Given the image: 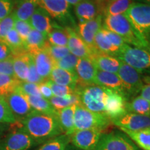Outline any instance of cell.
I'll return each mask as SVG.
<instances>
[{
  "label": "cell",
  "mask_w": 150,
  "mask_h": 150,
  "mask_svg": "<svg viewBox=\"0 0 150 150\" xmlns=\"http://www.w3.org/2000/svg\"><path fill=\"white\" fill-rule=\"evenodd\" d=\"M22 127L35 141L42 142L63 133L57 116L33 110L21 121Z\"/></svg>",
  "instance_id": "1"
},
{
  "label": "cell",
  "mask_w": 150,
  "mask_h": 150,
  "mask_svg": "<svg viewBox=\"0 0 150 150\" xmlns=\"http://www.w3.org/2000/svg\"><path fill=\"white\" fill-rule=\"evenodd\" d=\"M103 27L117 33L122 38L126 43H129L137 47H150L149 42L137 33L125 14L105 16Z\"/></svg>",
  "instance_id": "2"
},
{
  "label": "cell",
  "mask_w": 150,
  "mask_h": 150,
  "mask_svg": "<svg viewBox=\"0 0 150 150\" xmlns=\"http://www.w3.org/2000/svg\"><path fill=\"white\" fill-rule=\"evenodd\" d=\"M111 123L110 119L104 112L91 111L80 104L76 106L73 132L83 129H99L103 131Z\"/></svg>",
  "instance_id": "3"
},
{
  "label": "cell",
  "mask_w": 150,
  "mask_h": 150,
  "mask_svg": "<svg viewBox=\"0 0 150 150\" xmlns=\"http://www.w3.org/2000/svg\"><path fill=\"white\" fill-rule=\"evenodd\" d=\"M125 15L137 33L147 41L150 37V5L132 3Z\"/></svg>",
  "instance_id": "4"
},
{
  "label": "cell",
  "mask_w": 150,
  "mask_h": 150,
  "mask_svg": "<svg viewBox=\"0 0 150 150\" xmlns=\"http://www.w3.org/2000/svg\"><path fill=\"white\" fill-rule=\"evenodd\" d=\"M75 94L79 98L80 105L89 110L97 112H104L106 93L104 88L97 85L85 87H76Z\"/></svg>",
  "instance_id": "5"
},
{
  "label": "cell",
  "mask_w": 150,
  "mask_h": 150,
  "mask_svg": "<svg viewBox=\"0 0 150 150\" xmlns=\"http://www.w3.org/2000/svg\"><path fill=\"white\" fill-rule=\"evenodd\" d=\"M116 56L121 61L136 69L140 72L141 71L150 72V47H137L125 44L120 48Z\"/></svg>",
  "instance_id": "6"
},
{
  "label": "cell",
  "mask_w": 150,
  "mask_h": 150,
  "mask_svg": "<svg viewBox=\"0 0 150 150\" xmlns=\"http://www.w3.org/2000/svg\"><path fill=\"white\" fill-rule=\"evenodd\" d=\"M95 150H141L125 133L102 134Z\"/></svg>",
  "instance_id": "7"
},
{
  "label": "cell",
  "mask_w": 150,
  "mask_h": 150,
  "mask_svg": "<svg viewBox=\"0 0 150 150\" xmlns=\"http://www.w3.org/2000/svg\"><path fill=\"white\" fill-rule=\"evenodd\" d=\"M117 74L122 81L127 99L140 93L143 86V81L139 71L121 61Z\"/></svg>",
  "instance_id": "8"
},
{
  "label": "cell",
  "mask_w": 150,
  "mask_h": 150,
  "mask_svg": "<svg viewBox=\"0 0 150 150\" xmlns=\"http://www.w3.org/2000/svg\"><path fill=\"white\" fill-rule=\"evenodd\" d=\"M35 141L21 127L0 140V150H28Z\"/></svg>",
  "instance_id": "9"
},
{
  "label": "cell",
  "mask_w": 150,
  "mask_h": 150,
  "mask_svg": "<svg viewBox=\"0 0 150 150\" xmlns=\"http://www.w3.org/2000/svg\"><path fill=\"white\" fill-rule=\"evenodd\" d=\"M104 113L110 118V120L117 119L127 113L126 104L127 99L117 91L105 88Z\"/></svg>",
  "instance_id": "10"
},
{
  "label": "cell",
  "mask_w": 150,
  "mask_h": 150,
  "mask_svg": "<svg viewBox=\"0 0 150 150\" xmlns=\"http://www.w3.org/2000/svg\"><path fill=\"white\" fill-rule=\"evenodd\" d=\"M102 131L99 129H83L75 131L69 135L71 145L80 150H95Z\"/></svg>",
  "instance_id": "11"
},
{
  "label": "cell",
  "mask_w": 150,
  "mask_h": 150,
  "mask_svg": "<svg viewBox=\"0 0 150 150\" xmlns=\"http://www.w3.org/2000/svg\"><path fill=\"white\" fill-rule=\"evenodd\" d=\"M38 6L44 9L50 17L62 22L72 20L70 5L65 0H36ZM72 21V20H71Z\"/></svg>",
  "instance_id": "12"
},
{
  "label": "cell",
  "mask_w": 150,
  "mask_h": 150,
  "mask_svg": "<svg viewBox=\"0 0 150 150\" xmlns=\"http://www.w3.org/2000/svg\"><path fill=\"white\" fill-rule=\"evenodd\" d=\"M4 98L16 120L18 118L22 120L33 110L24 94L18 88Z\"/></svg>",
  "instance_id": "13"
},
{
  "label": "cell",
  "mask_w": 150,
  "mask_h": 150,
  "mask_svg": "<svg viewBox=\"0 0 150 150\" xmlns=\"http://www.w3.org/2000/svg\"><path fill=\"white\" fill-rule=\"evenodd\" d=\"M102 16L99 15L93 20L81 22L79 24L77 31L79 35L81 38L82 40L84 41V42L92 50L93 55L96 54L97 52H98L96 47H95L94 40H95V35L97 34L99 30L102 27Z\"/></svg>",
  "instance_id": "14"
},
{
  "label": "cell",
  "mask_w": 150,
  "mask_h": 150,
  "mask_svg": "<svg viewBox=\"0 0 150 150\" xmlns=\"http://www.w3.org/2000/svg\"><path fill=\"white\" fill-rule=\"evenodd\" d=\"M112 123L120 129L138 131L150 127V116L127 112L122 117L112 120Z\"/></svg>",
  "instance_id": "15"
},
{
  "label": "cell",
  "mask_w": 150,
  "mask_h": 150,
  "mask_svg": "<svg viewBox=\"0 0 150 150\" xmlns=\"http://www.w3.org/2000/svg\"><path fill=\"white\" fill-rule=\"evenodd\" d=\"M97 70V69L91 59H79L76 66V74L78 78L76 87L94 85Z\"/></svg>",
  "instance_id": "16"
},
{
  "label": "cell",
  "mask_w": 150,
  "mask_h": 150,
  "mask_svg": "<svg viewBox=\"0 0 150 150\" xmlns=\"http://www.w3.org/2000/svg\"><path fill=\"white\" fill-rule=\"evenodd\" d=\"M65 31L67 34V47L70 53L79 59H91L93 55V52L82 40L77 31L70 27L65 28Z\"/></svg>",
  "instance_id": "17"
},
{
  "label": "cell",
  "mask_w": 150,
  "mask_h": 150,
  "mask_svg": "<svg viewBox=\"0 0 150 150\" xmlns=\"http://www.w3.org/2000/svg\"><path fill=\"white\" fill-rule=\"evenodd\" d=\"M95 84L104 88L117 91L126 98L122 83L117 74L97 70L95 78Z\"/></svg>",
  "instance_id": "18"
},
{
  "label": "cell",
  "mask_w": 150,
  "mask_h": 150,
  "mask_svg": "<svg viewBox=\"0 0 150 150\" xmlns=\"http://www.w3.org/2000/svg\"><path fill=\"white\" fill-rule=\"evenodd\" d=\"M98 70L117 74L121 61L111 55L97 52L91 58Z\"/></svg>",
  "instance_id": "19"
},
{
  "label": "cell",
  "mask_w": 150,
  "mask_h": 150,
  "mask_svg": "<svg viewBox=\"0 0 150 150\" xmlns=\"http://www.w3.org/2000/svg\"><path fill=\"white\" fill-rule=\"evenodd\" d=\"M35 67L39 75L45 81L49 79L50 74L54 66V61L45 50L38 51L32 54Z\"/></svg>",
  "instance_id": "20"
},
{
  "label": "cell",
  "mask_w": 150,
  "mask_h": 150,
  "mask_svg": "<svg viewBox=\"0 0 150 150\" xmlns=\"http://www.w3.org/2000/svg\"><path fill=\"white\" fill-rule=\"evenodd\" d=\"M28 22L32 29L40 31L47 36L53 29L50 16L40 7L35 9Z\"/></svg>",
  "instance_id": "21"
},
{
  "label": "cell",
  "mask_w": 150,
  "mask_h": 150,
  "mask_svg": "<svg viewBox=\"0 0 150 150\" xmlns=\"http://www.w3.org/2000/svg\"><path fill=\"white\" fill-rule=\"evenodd\" d=\"M74 12L80 23L89 21L101 14L99 5L92 0H83L74 6Z\"/></svg>",
  "instance_id": "22"
},
{
  "label": "cell",
  "mask_w": 150,
  "mask_h": 150,
  "mask_svg": "<svg viewBox=\"0 0 150 150\" xmlns=\"http://www.w3.org/2000/svg\"><path fill=\"white\" fill-rule=\"evenodd\" d=\"M49 79L56 84L61 86H70L76 90L78 78L76 74L69 72L54 65L50 74Z\"/></svg>",
  "instance_id": "23"
},
{
  "label": "cell",
  "mask_w": 150,
  "mask_h": 150,
  "mask_svg": "<svg viewBox=\"0 0 150 150\" xmlns=\"http://www.w3.org/2000/svg\"><path fill=\"white\" fill-rule=\"evenodd\" d=\"M47 42V36L46 35L32 29L30 31L24 45L27 53L32 54L38 51L44 50Z\"/></svg>",
  "instance_id": "24"
},
{
  "label": "cell",
  "mask_w": 150,
  "mask_h": 150,
  "mask_svg": "<svg viewBox=\"0 0 150 150\" xmlns=\"http://www.w3.org/2000/svg\"><path fill=\"white\" fill-rule=\"evenodd\" d=\"M76 105L68 106L63 109L57 110L56 116L62 130L65 134L70 135L74 128V116Z\"/></svg>",
  "instance_id": "25"
},
{
  "label": "cell",
  "mask_w": 150,
  "mask_h": 150,
  "mask_svg": "<svg viewBox=\"0 0 150 150\" xmlns=\"http://www.w3.org/2000/svg\"><path fill=\"white\" fill-rule=\"evenodd\" d=\"M31 55L27 52L13 56L15 77L21 82L27 81L29 73V65Z\"/></svg>",
  "instance_id": "26"
},
{
  "label": "cell",
  "mask_w": 150,
  "mask_h": 150,
  "mask_svg": "<svg viewBox=\"0 0 150 150\" xmlns=\"http://www.w3.org/2000/svg\"><path fill=\"white\" fill-rule=\"evenodd\" d=\"M142 150H150V127L138 131L120 129Z\"/></svg>",
  "instance_id": "27"
},
{
  "label": "cell",
  "mask_w": 150,
  "mask_h": 150,
  "mask_svg": "<svg viewBox=\"0 0 150 150\" xmlns=\"http://www.w3.org/2000/svg\"><path fill=\"white\" fill-rule=\"evenodd\" d=\"M38 7L36 0H18L13 13L18 20L29 21Z\"/></svg>",
  "instance_id": "28"
},
{
  "label": "cell",
  "mask_w": 150,
  "mask_h": 150,
  "mask_svg": "<svg viewBox=\"0 0 150 150\" xmlns=\"http://www.w3.org/2000/svg\"><path fill=\"white\" fill-rule=\"evenodd\" d=\"M24 95L33 110L43 112V113L49 114V115H56L57 110L52 106L48 99L43 98L42 97L31 96V95H25V94Z\"/></svg>",
  "instance_id": "29"
},
{
  "label": "cell",
  "mask_w": 150,
  "mask_h": 150,
  "mask_svg": "<svg viewBox=\"0 0 150 150\" xmlns=\"http://www.w3.org/2000/svg\"><path fill=\"white\" fill-rule=\"evenodd\" d=\"M102 28V27H101ZM95 47L99 52L103 54H106L108 55H115L119 52L120 49L114 46L111 42L108 40L101 29L99 30L98 32L95 35Z\"/></svg>",
  "instance_id": "30"
},
{
  "label": "cell",
  "mask_w": 150,
  "mask_h": 150,
  "mask_svg": "<svg viewBox=\"0 0 150 150\" xmlns=\"http://www.w3.org/2000/svg\"><path fill=\"white\" fill-rule=\"evenodd\" d=\"M4 43H6L11 49L13 56L27 52L26 50L24 41L22 40L20 35L18 34V33L14 28L7 33L6 36L5 38Z\"/></svg>",
  "instance_id": "31"
},
{
  "label": "cell",
  "mask_w": 150,
  "mask_h": 150,
  "mask_svg": "<svg viewBox=\"0 0 150 150\" xmlns=\"http://www.w3.org/2000/svg\"><path fill=\"white\" fill-rule=\"evenodd\" d=\"M126 110L127 112L150 116V102L139 95L127 102Z\"/></svg>",
  "instance_id": "32"
},
{
  "label": "cell",
  "mask_w": 150,
  "mask_h": 150,
  "mask_svg": "<svg viewBox=\"0 0 150 150\" xmlns=\"http://www.w3.org/2000/svg\"><path fill=\"white\" fill-rule=\"evenodd\" d=\"M132 3V0H112V1H109L103 10L104 16L125 14Z\"/></svg>",
  "instance_id": "33"
},
{
  "label": "cell",
  "mask_w": 150,
  "mask_h": 150,
  "mask_svg": "<svg viewBox=\"0 0 150 150\" xmlns=\"http://www.w3.org/2000/svg\"><path fill=\"white\" fill-rule=\"evenodd\" d=\"M70 142V136L68 135L61 134L48 140L38 150H65Z\"/></svg>",
  "instance_id": "34"
},
{
  "label": "cell",
  "mask_w": 150,
  "mask_h": 150,
  "mask_svg": "<svg viewBox=\"0 0 150 150\" xmlns=\"http://www.w3.org/2000/svg\"><path fill=\"white\" fill-rule=\"evenodd\" d=\"M49 101L56 110L63 109L72 105L80 104L79 98L76 94L67 95L65 97L53 96Z\"/></svg>",
  "instance_id": "35"
},
{
  "label": "cell",
  "mask_w": 150,
  "mask_h": 150,
  "mask_svg": "<svg viewBox=\"0 0 150 150\" xmlns=\"http://www.w3.org/2000/svg\"><path fill=\"white\" fill-rule=\"evenodd\" d=\"M21 81L14 76L0 74V96L6 97L16 91Z\"/></svg>",
  "instance_id": "36"
},
{
  "label": "cell",
  "mask_w": 150,
  "mask_h": 150,
  "mask_svg": "<svg viewBox=\"0 0 150 150\" xmlns=\"http://www.w3.org/2000/svg\"><path fill=\"white\" fill-rule=\"evenodd\" d=\"M47 41L53 45L67 47V34L65 29L53 28L47 35Z\"/></svg>",
  "instance_id": "37"
},
{
  "label": "cell",
  "mask_w": 150,
  "mask_h": 150,
  "mask_svg": "<svg viewBox=\"0 0 150 150\" xmlns=\"http://www.w3.org/2000/svg\"><path fill=\"white\" fill-rule=\"evenodd\" d=\"M17 120L4 97L0 96V124H13Z\"/></svg>",
  "instance_id": "38"
},
{
  "label": "cell",
  "mask_w": 150,
  "mask_h": 150,
  "mask_svg": "<svg viewBox=\"0 0 150 150\" xmlns=\"http://www.w3.org/2000/svg\"><path fill=\"white\" fill-rule=\"evenodd\" d=\"M44 50L47 52L49 55L51 56V58L54 60V62L59 61L70 53L67 47L53 45L50 44L48 41L45 47Z\"/></svg>",
  "instance_id": "39"
},
{
  "label": "cell",
  "mask_w": 150,
  "mask_h": 150,
  "mask_svg": "<svg viewBox=\"0 0 150 150\" xmlns=\"http://www.w3.org/2000/svg\"><path fill=\"white\" fill-rule=\"evenodd\" d=\"M79 58L70 53L68 55L65 56L64 58L61 59L59 61L54 62V65L61 67V68L69 72L76 74V66L77 63Z\"/></svg>",
  "instance_id": "40"
},
{
  "label": "cell",
  "mask_w": 150,
  "mask_h": 150,
  "mask_svg": "<svg viewBox=\"0 0 150 150\" xmlns=\"http://www.w3.org/2000/svg\"><path fill=\"white\" fill-rule=\"evenodd\" d=\"M15 21L16 16L13 11L8 16L0 21V42H4L7 33L14 28Z\"/></svg>",
  "instance_id": "41"
},
{
  "label": "cell",
  "mask_w": 150,
  "mask_h": 150,
  "mask_svg": "<svg viewBox=\"0 0 150 150\" xmlns=\"http://www.w3.org/2000/svg\"><path fill=\"white\" fill-rule=\"evenodd\" d=\"M45 82L48 84L50 88H51L54 96L65 97L67 96V95L75 94V90L72 88L70 87V86L59 85V84H56L54 83V82H52L50 79L45 81Z\"/></svg>",
  "instance_id": "42"
},
{
  "label": "cell",
  "mask_w": 150,
  "mask_h": 150,
  "mask_svg": "<svg viewBox=\"0 0 150 150\" xmlns=\"http://www.w3.org/2000/svg\"><path fill=\"white\" fill-rule=\"evenodd\" d=\"M14 29L16 30L17 32L20 35V38L24 41V42H25L30 31L32 29V27L28 21H23V20H18L16 18Z\"/></svg>",
  "instance_id": "43"
},
{
  "label": "cell",
  "mask_w": 150,
  "mask_h": 150,
  "mask_svg": "<svg viewBox=\"0 0 150 150\" xmlns=\"http://www.w3.org/2000/svg\"><path fill=\"white\" fill-rule=\"evenodd\" d=\"M26 81L36 84H39L40 83H42V82H45V80L38 73L34 61H33V57L31 56V55L29 60V73H28V76Z\"/></svg>",
  "instance_id": "44"
},
{
  "label": "cell",
  "mask_w": 150,
  "mask_h": 150,
  "mask_svg": "<svg viewBox=\"0 0 150 150\" xmlns=\"http://www.w3.org/2000/svg\"><path fill=\"white\" fill-rule=\"evenodd\" d=\"M18 88L25 95H31V96L42 97L38 88V84L29 83V82H21Z\"/></svg>",
  "instance_id": "45"
},
{
  "label": "cell",
  "mask_w": 150,
  "mask_h": 150,
  "mask_svg": "<svg viewBox=\"0 0 150 150\" xmlns=\"http://www.w3.org/2000/svg\"><path fill=\"white\" fill-rule=\"evenodd\" d=\"M101 30H102L103 33H104V34L106 36V38L108 39V40H109L114 46L120 49L122 47H123L125 44H127V43L125 42V40H123L122 38L119 35H117V33L109 31V30L106 29V28H104V27H102Z\"/></svg>",
  "instance_id": "46"
},
{
  "label": "cell",
  "mask_w": 150,
  "mask_h": 150,
  "mask_svg": "<svg viewBox=\"0 0 150 150\" xmlns=\"http://www.w3.org/2000/svg\"><path fill=\"white\" fill-rule=\"evenodd\" d=\"M14 5V0H0V21L13 12Z\"/></svg>",
  "instance_id": "47"
},
{
  "label": "cell",
  "mask_w": 150,
  "mask_h": 150,
  "mask_svg": "<svg viewBox=\"0 0 150 150\" xmlns=\"http://www.w3.org/2000/svg\"><path fill=\"white\" fill-rule=\"evenodd\" d=\"M0 74L8 75L14 76L13 70V56L8 59L0 61Z\"/></svg>",
  "instance_id": "48"
},
{
  "label": "cell",
  "mask_w": 150,
  "mask_h": 150,
  "mask_svg": "<svg viewBox=\"0 0 150 150\" xmlns=\"http://www.w3.org/2000/svg\"><path fill=\"white\" fill-rule=\"evenodd\" d=\"M38 88L39 91H40L41 96H42L43 98L50 100V99L54 96L53 93H52L51 88H50V87L48 86V84L45 81L39 83Z\"/></svg>",
  "instance_id": "49"
},
{
  "label": "cell",
  "mask_w": 150,
  "mask_h": 150,
  "mask_svg": "<svg viewBox=\"0 0 150 150\" xmlns=\"http://www.w3.org/2000/svg\"><path fill=\"white\" fill-rule=\"evenodd\" d=\"M142 81H143V86L140 92V96L150 102V76L145 77Z\"/></svg>",
  "instance_id": "50"
},
{
  "label": "cell",
  "mask_w": 150,
  "mask_h": 150,
  "mask_svg": "<svg viewBox=\"0 0 150 150\" xmlns=\"http://www.w3.org/2000/svg\"><path fill=\"white\" fill-rule=\"evenodd\" d=\"M13 56L11 49L4 42H0V61Z\"/></svg>",
  "instance_id": "51"
},
{
  "label": "cell",
  "mask_w": 150,
  "mask_h": 150,
  "mask_svg": "<svg viewBox=\"0 0 150 150\" xmlns=\"http://www.w3.org/2000/svg\"><path fill=\"white\" fill-rule=\"evenodd\" d=\"M97 2L98 4H97L99 5V8H100V10H104V7L106 6V5L107 4V3L109 1V0H97Z\"/></svg>",
  "instance_id": "52"
},
{
  "label": "cell",
  "mask_w": 150,
  "mask_h": 150,
  "mask_svg": "<svg viewBox=\"0 0 150 150\" xmlns=\"http://www.w3.org/2000/svg\"><path fill=\"white\" fill-rule=\"evenodd\" d=\"M65 1L70 6H75L78 4L79 3L81 2V1H83V0H65Z\"/></svg>",
  "instance_id": "53"
},
{
  "label": "cell",
  "mask_w": 150,
  "mask_h": 150,
  "mask_svg": "<svg viewBox=\"0 0 150 150\" xmlns=\"http://www.w3.org/2000/svg\"><path fill=\"white\" fill-rule=\"evenodd\" d=\"M65 150H80V149H77V148L74 147V146H73L72 145H71L70 143H69L68 145L67 146Z\"/></svg>",
  "instance_id": "54"
},
{
  "label": "cell",
  "mask_w": 150,
  "mask_h": 150,
  "mask_svg": "<svg viewBox=\"0 0 150 150\" xmlns=\"http://www.w3.org/2000/svg\"><path fill=\"white\" fill-rule=\"evenodd\" d=\"M144 2L147 3V4H149V5H150V0H145V1H144Z\"/></svg>",
  "instance_id": "55"
},
{
  "label": "cell",
  "mask_w": 150,
  "mask_h": 150,
  "mask_svg": "<svg viewBox=\"0 0 150 150\" xmlns=\"http://www.w3.org/2000/svg\"><path fill=\"white\" fill-rule=\"evenodd\" d=\"M1 131H2V128H1V127L0 126V134H1Z\"/></svg>",
  "instance_id": "56"
},
{
  "label": "cell",
  "mask_w": 150,
  "mask_h": 150,
  "mask_svg": "<svg viewBox=\"0 0 150 150\" xmlns=\"http://www.w3.org/2000/svg\"><path fill=\"white\" fill-rule=\"evenodd\" d=\"M139 1H143V2H144V1H145V0H139Z\"/></svg>",
  "instance_id": "57"
},
{
  "label": "cell",
  "mask_w": 150,
  "mask_h": 150,
  "mask_svg": "<svg viewBox=\"0 0 150 150\" xmlns=\"http://www.w3.org/2000/svg\"><path fill=\"white\" fill-rule=\"evenodd\" d=\"M109 1H112V0H109Z\"/></svg>",
  "instance_id": "58"
}]
</instances>
